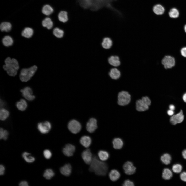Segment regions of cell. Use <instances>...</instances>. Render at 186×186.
Wrapping results in <instances>:
<instances>
[{
	"mask_svg": "<svg viewBox=\"0 0 186 186\" xmlns=\"http://www.w3.org/2000/svg\"><path fill=\"white\" fill-rule=\"evenodd\" d=\"M89 169L97 175L104 176L107 173L109 167L106 163L99 160L96 156H94L90 164Z\"/></svg>",
	"mask_w": 186,
	"mask_h": 186,
	"instance_id": "cell-1",
	"label": "cell"
},
{
	"mask_svg": "<svg viewBox=\"0 0 186 186\" xmlns=\"http://www.w3.org/2000/svg\"><path fill=\"white\" fill-rule=\"evenodd\" d=\"M152 102L150 98L147 96H144L137 99L135 102L136 110L139 112L146 111L149 109Z\"/></svg>",
	"mask_w": 186,
	"mask_h": 186,
	"instance_id": "cell-2",
	"label": "cell"
},
{
	"mask_svg": "<svg viewBox=\"0 0 186 186\" xmlns=\"http://www.w3.org/2000/svg\"><path fill=\"white\" fill-rule=\"evenodd\" d=\"M131 100V96L128 91L122 90L118 94L117 103L121 106H125L129 105Z\"/></svg>",
	"mask_w": 186,
	"mask_h": 186,
	"instance_id": "cell-3",
	"label": "cell"
},
{
	"mask_svg": "<svg viewBox=\"0 0 186 186\" xmlns=\"http://www.w3.org/2000/svg\"><path fill=\"white\" fill-rule=\"evenodd\" d=\"M37 69V66L34 65L28 68H23L20 72V79L23 82L29 81L34 75Z\"/></svg>",
	"mask_w": 186,
	"mask_h": 186,
	"instance_id": "cell-4",
	"label": "cell"
},
{
	"mask_svg": "<svg viewBox=\"0 0 186 186\" xmlns=\"http://www.w3.org/2000/svg\"><path fill=\"white\" fill-rule=\"evenodd\" d=\"M122 169L123 172L126 175H131L134 174L136 171L137 168L133 162L127 161L123 164Z\"/></svg>",
	"mask_w": 186,
	"mask_h": 186,
	"instance_id": "cell-5",
	"label": "cell"
},
{
	"mask_svg": "<svg viewBox=\"0 0 186 186\" xmlns=\"http://www.w3.org/2000/svg\"><path fill=\"white\" fill-rule=\"evenodd\" d=\"M184 118L183 111L181 110L178 113L171 116L169 119L170 122L172 125L175 126L182 123Z\"/></svg>",
	"mask_w": 186,
	"mask_h": 186,
	"instance_id": "cell-6",
	"label": "cell"
},
{
	"mask_svg": "<svg viewBox=\"0 0 186 186\" xmlns=\"http://www.w3.org/2000/svg\"><path fill=\"white\" fill-rule=\"evenodd\" d=\"M161 63L165 69H170L175 66V59L173 57L171 56H165L162 59Z\"/></svg>",
	"mask_w": 186,
	"mask_h": 186,
	"instance_id": "cell-7",
	"label": "cell"
},
{
	"mask_svg": "<svg viewBox=\"0 0 186 186\" xmlns=\"http://www.w3.org/2000/svg\"><path fill=\"white\" fill-rule=\"evenodd\" d=\"M68 127L69 130L73 134H76L79 132L81 128L80 123L75 120H71L68 124Z\"/></svg>",
	"mask_w": 186,
	"mask_h": 186,
	"instance_id": "cell-8",
	"label": "cell"
},
{
	"mask_svg": "<svg viewBox=\"0 0 186 186\" xmlns=\"http://www.w3.org/2000/svg\"><path fill=\"white\" fill-rule=\"evenodd\" d=\"M37 129L41 133L45 134L48 133L51 130V125L48 121L40 122L37 124Z\"/></svg>",
	"mask_w": 186,
	"mask_h": 186,
	"instance_id": "cell-9",
	"label": "cell"
},
{
	"mask_svg": "<svg viewBox=\"0 0 186 186\" xmlns=\"http://www.w3.org/2000/svg\"><path fill=\"white\" fill-rule=\"evenodd\" d=\"M23 96L28 100L31 101L34 100L35 96L33 95L32 89L30 87H27L21 90Z\"/></svg>",
	"mask_w": 186,
	"mask_h": 186,
	"instance_id": "cell-10",
	"label": "cell"
},
{
	"mask_svg": "<svg viewBox=\"0 0 186 186\" xmlns=\"http://www.w3.org/2000/svg\"><path fill=\"white\" fill-rule=\"evenodd\" d=\"M5 65L7 67L17 71L19 68L18 61L14 58L11 59L10 57L7 58L5 61Z\"/></svg>",
	"mask_w": 186,
	"mask_h": 186,
	"instance_id": "cell-11",
	"label": "cell"
},
{
	"mask_svg": "<svg viewBox=\"0 0 186 186\" xmlns=\"http://www.w3.org/2000/svg\"><path fill=\"white\" fill-rule=\"evenodd\" d=\"M97 127L96 120L94 118H90L86 125V129L89 132L92 133L94 132Z\"/></svg>",
	"mask_w": 186,
	"mask_h": 186,
	"instance_id": "cell-12",
	"label": "cell"
},
{
	"mask_svg": "<svg viewBox=\"0 0 186 186\" xmlns=\"http://www.w3.org/2000/svg\"><path fill=\"white\" fill-rule=\"evenodd\" d=\"M82 157L86 164H90L91 163L93 158L92 154L89 149H87L82 153Z\"/></svg>",
	"mask_w": 186,
	"mask_h": 186,
	"instance_id": "cell-13",
	"label": "cell"
},
{
	"mask_svg": "<svg viewBox=\"0 0 186 186\" xmlns=\"http://www.w3.org/2000/svg\"><path fill=\"white\" fill-rule=\"evenodd\" d=\"M108 62L111 65L115 67L119 66L121 64L120 57L116 55L110 56L108 59Z\"/></svg>",
	"mask_w": 186,
	"mask_h": 186,
	"instance_id": "cell-14",
	"label": "cell"
},
{
	"mask_svg": "<svg viewBox=\"0 0 186 186\" xmlns=\"http://www.w3.org/2000/svg\"><path fill=\"white\" fill-rule=\"evenodd\" d=\"M112 142V147L114 149L116 150L121 149L124 145L123 140L120 137H116L114 138Z\"/></svg>",
	"mask_w": 186,
	"mask_h": 186,
	"instance_id": "cell-15",
	"label": "cell"
},
{
	"mask_svg": "<svg viewBox=\"0 0 186 186\" xmlns=\"http://www.w3.org/2000/svg\"><path fill=\"white\" fill-rule=\"evenodd\" d=\"M75 149V147L74 145L70 144H68L63 148L62 152L65 156L70 157L73 155Z\"/></svg>",
	"mask_w": 186,
	"mask_h": 186,
	"instance_id": "cell-16",
	"label": "cell"
},
{
	"mask_svg": "<svg viewBox=\"0 0 186 186\" xmlns=\"http://www.w3.org/2000/svg\"><path fill=\"white\" fill-rule=\"evenodd\" d=\"M121 74L120 70L116 68H111L109 73L110 78L114 80H117L119 79L121 77Z\"/></svg>",
	"mask_w": 186,
	"mask_h": 186,
	"instance_id": "cell-17",
	"label": "cell"
},
{
	"mask_svg": "<svg viewBox=\"0 0 186 186\" xmlns=\"http://www.w3.org/2000/svg\"><path fill=\"white\" fill-rule=\"evenodd\" d=\"M110 180L113 182H115L118 180L121 176L120 172L117 169H114L111 170L109 174Z\"/></svg>",
	"mask_w": 186,
	"mask_h": 186,
	"instance_id": "cell-18",
	"label": "cell"
},
{
	"mask_svg": "<svg viewBox=\"0 0 186 186\" xmlns=\"http://www.w3.org/2000/svg\"><path fill=\"white\" fill-rule=\"evenodd\" d=\"M160 160L163 164L167 166L171 163L172 160V156L169 153H165L161 156Z\"/></svg>",
	"mask_w": 186,
	"mask_h": 186,
	"instance_id": "cell-19",
	"label": "cell"
},
{
	"mask_svg": "<svg viewBox=\"0 0 186 186\" xmlns=\"http://www.w3.org/2000/svg\"><path fill=\"white\" fill-rule=\"evenodd\" d=\"M173 173L171 169L168 167L164 168L162 173V177L165 180H169L172 177Z\"/></svg>",
	"mask_w": 186,
	"mask_h": 186,
	"instance_id": "cell-20",
	"label": "cell"
},
{
	"mask_svg": "<svg viewBox=\"0 0 186 186\" xmlns=\"http://www.w3.org/2000/svg\"><path fill=\"white\" fill-rule=\"evenodd\" d=\"M113 44V41L109 37H105L103 39L101 45L103 48L108 49L112 47Z\"/></svg>",
	"mask_w": 186,
	"mask_h": 186,
	"instance_id": "cell-21",
	"label": "cell"
},
{
	"mask_svg": "<svg viewBox=\"0 0 186 186\" xmlns=\"http://www.w3.org/2000/svg\"><path fill=\"white\" fill-rule=\"evenodd\" d=\"M72 170L71 165L69 164H66L61 167L60 169V171L63 175L68 176L70 175Z\"/></svg>",
	"mask_w": 186,
	"mask_h": 186,
	"instance_id": "cell-22",
	"label": "cell"
},
{
	"mask_svg": "<svg viewBox=\"0 0 186 186\" xmlns=\"http://www.w3.org/2000/svg\"><path fill=\"white\" fill-rule=\"evenodd\" d=\"M80 142V144L82 146L85 148H87L91 145V140L90 137L84 136L81 138Z\"/></svg>",
	"mask_w": 186,
	"mask_h": 186,
	"instance_id": "cell-23",
	"label": "cell"
},
{
	"mask_svg": "<svg viewBox=\"0 0 186 186\" xmlns=\"http://www.w3.org/2000/svg\"><path fill=\"white\" fill-rule=\"evenodd\" d=\"M42 24L43 27H46L48 29H51L53 26L52 19L48 17L45 18L42 21Z\"/></svg>",
	"mask_w": 186,
	"mask_h": 186,
	"instance_id": "cell-24",
	"label": "cell"
},
{
	"mask_svg": "<svg viewBox=\"0 0 186 186\" xmlns=\"http://www.w3.org/2000/svg\"><path fill=\"white\" fill-rule=\"evenodd\" d=\"M54 12V9L49 4L44 5L42 7V12L44 15L49 16L51 14Z\"/></svg>",
	"mask_w": 186,
	"mask_h": 186,
	"instance_id": "cell-25",
	"label": "cell"
},
{
	"mask_svg": "<svg viewBox=\"0 0 186 186\" xmlns=\"http://www.w3.org/2000/svg\"><path fill=\"white\" fill-rule=\"evenodd\" d=\"M33 33L34 31L32 28L29 27H26L22 31L21 35L25 38H29L32 36Z\"/></svg>",
	"mask_w": 186,
	"mask_h": 186,
	"instance_id": "cell-26",
	"label": "cell"
},
{
	"mask_svg": "<svg viewBox=\"0 0 186 186\" xmlns=\"http://www.w3.org/2000/svg\"><path fill=\"white\" fill-rule=\"evenodd\" d=\"M58 17L59 20L61 22L66 23L68 20V13L65 11H60L58 13Z\"/></svg>",
	"mask_w": 186,
	"mask_h": 186,
	"instance_id": "cell-27",
	"label": "cell"
},
{
	"mask_svg": "<svg viewBox=\"0 0 186 186\" xmlns=\"http://www.w3.org/2000/svg\"><path fill=\"white\" fill-rule=\"evenodd\" d=\"M171 169L174 173L180 174L183 171V166L179 163H176L172 166Z\"/></svg>",
	"mask_w": 186,
	"mask_h": 186,
	"instance_id": "cell-28",
	"label": "cell"
},
{
	"mask_svg": "<svg viewBox=\"0 0 186 186\" xmlns=\"http://www.w3.org/2000/svg\"><path fill=\"white\" fill-rule=\"evenodd\" d=\"M12 25L7 22H4L1 23L0 25V29L2 32H8L11 29Z\"/></svg>",
	"mask_w": 186,
	"mask_h": 186,
	"instance_id": "cell-29",
	"label": "cell"
},
{
	"mask_svg": "<svg viewBox=\"0 0 186 186\" xmlns=\"http://www.w3.org/2000/svg\"><path fill=\"white\" fill-rule=\"evenodd\" d=\"M16 105L18 110L20 111H24L27 109V104L25 100L22 99L16 103Z\"/></svg>",
	"mask_w": 186,
	"mask_h": 186,
	"instance_id": "cell-30",
	"label": "cell"
},
{
	"mask_svg": "<svg viewBox=\"0 0 186 186\" xmlns=\"http://www.w3.org/2000/svg\"><path fill=\"white\" fill-rule=\"evenodd\" d=\"M153 11L156 14L160 15L163 14L165 11V9L161 5L157 4L153 7Z\"/></svg>",
	"mask_w": 186,
	"mask_h": 186,
	"instance_id": "cell-31",
	"label": "cell"
},
{
	"mask_svg": "<svg viewBox=\"0 0 186 186\" xmlns=\"http://www.w3.org/2000/svg\"><path fill=\"white\" fill-rule=\"evenodd\" d=\"M2 42L3 45L6 47L11 46L13 44V41L12 38L10 36L6 35L2 39Z\"/></svg>",
	"mask_w": 186,
	"mask_h": 186,
	"instance_id": "cell-32",
	"label": "cell"
},
{
	"mask_svg": "<svg viewBox=\"0 0 186 186\" xmlns=\"http://www.w3.org/2000/svg\"><path fill=\"white\" fill-rule=\"evenodd\" d=\"M98 155L100 160L104 161L107 160L110 157L109 153L103 150L100 151L98 152Z\"/></svg>",
	"mask_w": 186,
	"mask_h": 186,
	"instance_id": "cell-33",
	"label": "cell"
},
{
	"mask_svg": "<svg viewBox=\"0 0 186 186\" xmlns=\"http://www.w3.org/2000/svg\"><path fill=\"white\" fill-rule=\"evenodd\" d=\"M22 156L24 160L27 163H32L35 160V158L30 153L27 152H23Z\"/></svg>",
	"mask_w": 186,
	"mask_h": 186,
	"instance_id": "cell-34",
	"label": "cell"
},
{
	"mask_svg": "<svg viewBox=\"0 0 186 186\" xmlns=\"http://www.w3.org/2000/svg\"><path fill=\"white\" fill-rule=\"evenodd\" d=\"M54 174L53 171L52 169H48L44 172L43 176L47 180H50L53 177Z\"/></svg>",
	"mask_w": 186,
	"mask_h": 186,
	"instance_id": "cell-35",
	"label": "cell"
},
{
	"mask_svg": "<svg viewBox=\"0 0 186 186\" xmlns=\"http://www.w3.org/2000/svg\"><path fill=\"white\" fill-rule=\"evenodd\" d=\"M53 32L54 35L58 38L62 37L64 34V31L58 27L55 28L53 30Z\"/></svg>",
	"mask_w": 186,
	"mask_h": 186,
	"instance_id": "cell-36",
	"label": "cell"
},
{
	"mask_svg": "<svg viewBox=\"0 0 186 186\" xmlns=\"http://www.w3.org/2000/svg\"><path fill=\"white\" fill-rule=\"evenodd\" d=\"M9 115V112L7 110L4 109H2L0 110V119L2 121H4L6 120Z\"/></svg>",
	"mask_w": 186,
	"mask_h": 186,
	"instance_id": "cell-37",
	"label": "cell"
},
{
	"mask_svg": "<svg viewBox=\"0 0 186 186\" xmlns=\"http://www.w3.org/2000/svg\"><path fill=\"white\" fill-rule=\"evenodd\" d=\"M3 68L6 71L7 74L10 76H14L17 74V70L8 68L5 65L3 66Z\"/></svg>",
	"mask_w": 186,
	"mask_h": 186,
	"instance_id": "cell-38",
	"label": "cell"
},
{
	"mask_svg": "<svg viewBox=\"0 0 186 186\" xmlns=\"http://www.w3.org/2000/svg\"><path fill=\"white\" fill-rule=\"evenodd\" d=\"M169 15L171 18H176L179 16V12L177 9L173 8L170 10L169 12Z\"/></svg>",
	"mask_w": 186,
	"mask_h": 186,
	"instance_id": "cell-39",
	"label": "cell"
},
{
	"mask_svg": "<svg viewBox=\"0 0 186 186\" xmlns=\"http://www.w3.org/2000/svg\"><path fill=\"white\" fill-rule=\"evenodd\" d=\"M9 133L6 130L2 128L0 129V139L4 140H7L8 137Z\"/></svg>",
	"mask_w": 186,
	"mask_h": 186,
	"instance_id": "cell-40",
	"label": "cell"
},
{
	"mask_svg": "<svg viewBox=\"0 0 186 186\" xmlns=\"http://www.w3.org/2000/svg\"><path fill=\"white\" fill-rule=\"evenodd\" d=\"M123 186H134L135 183L134 181L130 179H127L125 180L122 183Z\"/></svg>",
	"mask_w": 186,
	"mask_h": 186,
	"instance_id": "cell-41",
	"label": "cell"
},
{
	"mask_svg": "<svg viewBox=\"0 0 186 186\" xmlns=\"http://www.w3.org/2000/svg\"><path fill=\"white\" fill-rule=\"evenodd\" d=\"M43 154L44 157L47 159H50L51 157L52 153L48 149H45L43 152Z\"/></svg>",
	"mask_w": 186,
	"mask_h": 186,
	"instance_id": "cell-42",
	"label": "cell"
},
{
	"mask_svg": "<svg viewBox=\"0 0 186 186\" xmlns=\"http://www.w3.org/2000/svg\"><path fill=\"white\" fill-rule=\"evenodd\" d=\"M180 177L183 181L186 182V171H182L180 174Z\"/></svg>",
	"mask_w": 186,
	"mask_h": 186,
	"instance_id": "cell-43",
	"label": "cell"
},
{
	"mask_svg": "<svg viewBox=\"0 0 186 186\" xmlns=\"http://www.w3.org/2000/svg\"><path fill=\"white\" fill-rule=\"evenodd\" d=\"M180 53L182 56L186 58V47H183L181 49Z\"/></svg>",
	"mask_w": 186,
	"mask_h": 186,
	"instance_id": "cell-44",
	"label": "cell"
},
{
	"mask_svg": "<svg viewBox=\"0 0 186 186\" xmlns=\"http://www.w3.org/2000/svg\"><path fill=\"white\" fill-rule=\"evenodd\" d=\"M5 167L3 165L1 164L0 165V175H2L4 173Z\"/></svg>",
	"mask_w": 186,
	"mask_h": 186,
	"instance_id": "cell-45",
	"label": "cell"
},
{
	"mask_svg": "<svg viewBox=\"0 0 186 186\" xmlns=\"http://www.w3.org/2000/svg\"><path fill=\"white\" fill-rule=\"evenodd\" d=\"M20 186H28L29 185L28 182L25 181H22L19 183Z\"/></svg>",
	"mask_w": 186,
	"mask_h": 186,
	"instance_id": "cell-46",
	"label": "cell"
},
{
	"mask_svg": "<svg viewBox=\"0 0 186 186\" xmlns=\"http://www.w3.org/2000/svg\"><path fill=\"white\" fill-rule=\"evenodd\" d=\"M167 114L168 115L171 116L173 115L175 113V112L174 111L169 109L167 110Z\"/></svg>",
	"mask_w": 186,
	"mask_h": 186,
	"instance_id": "cell-47",
	"label": "cell"
},
{
	"mask_svg": "<svg viewBox=\"0 0 186 186\" xmlns=\"http://www.w3.org/2000/svg\"><path fill=\"white\" fill-rule=\"evenodd\" d=\"M182 154L183 158L186 160V148L183 150L182 152Z\"/></svg>",
	"mask_w": 186,
	"mask_h": 186,
	"instance_id": "cell-48",
	"label": "cell"
},
{
	"mask_svg": "<svg viewBox=\"0 0 186 186\" xmlns=\"http://www.w3.org/2000/svg\"><path fill=\"white\" fill-rule=\"evenodd\" d=\"M169 109L174 111L175 109V106L173 104H170L169 106Z\"/></svg>",
	"mask_w": 186,
	"mask_h": 186,
	"instance_id": "cell-49",
	"label": "cell"
},
{
	"mask_svg": "<svg viewBox=\"0 0 186 186\" xmlns=\"http://www.w3.org/2000/svg\"><path fill=\"white\" fill-rule=\"evenodd\" d=\"M183 100L184 102L186 103V92L184 93L182 96Z\"/></svg>",
	"mask_w": 186,
	"mask_h": 186,
	"instance_id": "cell-50",
	"label": "cell"
},
{
	"mask_svg": "<svg viewBox=\"0 0 186 186\" xmlns=\"http://www.w3.org/2000/svg\"><path fill=\"white\" fill-rule=\"evenodd\" d=\"M4 106V103L3 102L2 100H1V104H0V107H3Z\"/></svg>",
	"mask_w": 186,
	"mask_h": 186,
	"instance_id": "cell-51",
	"label": "cell"
},
{
	"mask_svg": "<svg viewBox=\"0 0 186 186\" xmlns=\"http://www.w3.org/2000/svg\"><path fill=\"white\" fill-rule=\"evenodd\" d=\"M184 31L186 33V24L184 26Z\"/></svg>",
	"mask_w": 186,
	"mask_h": 186,
	"instance_id": "cell-52",
	"label": "cell"
}]
</instances>
